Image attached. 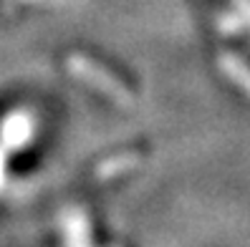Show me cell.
<instances>
[{"instance_id":"obj_1","label":"cell","mask_w":250,"mask_h":247,"mask_svg":"<svg viewBox=\"0 0 250 247\" xmlns=\"http://www.w3.org/2000/svg\"><path fill=\"white\" fill-rule=\"evenodd\" d=\"M68 71H73L81 81H86L89 86L99 89L101 94H106L109 98L119 101L122 106L134 104V96L124 89V83L116 76H111L106 68H101L96 61H89V58H83V56H71L68 58Z\"/></svg>"},{"instance_id":"obj_2","label":"cell","mask_w":250,"mask_h":247,"mask_svg":"<svg viewBox=\"0 0 250 247\" xmlns=\"http://www.w3.org/2000/svg\"><path fill=\"white\" fill-rule=\"evenodd\" d=\"M33 136V116L28 111H13L0 124V147L5 152L23 149Z\"/></svg>"},{"instance_id":"obj_3","label":"cell","mask_w":250,"mask_h":247,"mask_svg":"<svg viewBox=\"0 0 250 247\" xmlns=\"http://www.w3.org/2000/svg\"><path fill=\"white\" fill-rule=\"evenodd\" d=\"M61 227H63V242L66 247H91L89 237V222L81 209H66L61 217Z\"/></svg>"},{"instance_id":"obj_4","label":"cell","mask_w":250,"mask_h":247,"mask_svg":"<svg viewBox=\"0 0 250 247\" xmlns=\"http://www.w3.org/2000/svg\"><path fill=\"white\" fill-rule=\"evenodd\" d=\"M137 162V156L134 154H122V156H116V159H109V162H104L99 167L96 171V177L99 179H109V177H116V174H122L126 169H131Z\"/></svg>"},{"instance_id":"obj_5","label":"cell","mask_w":250,"mask_h":247,"mask_svg":"<svg viewBox=\"0 0 250 247\" xmlns=\"http://www.w3.org/2000/svg\"><path fill=\"white\" fill-rule=\"evenodd\" d=\"M5 154H8V152L0 147V187L5 184Z\"/></svg>"}]
</instances>
